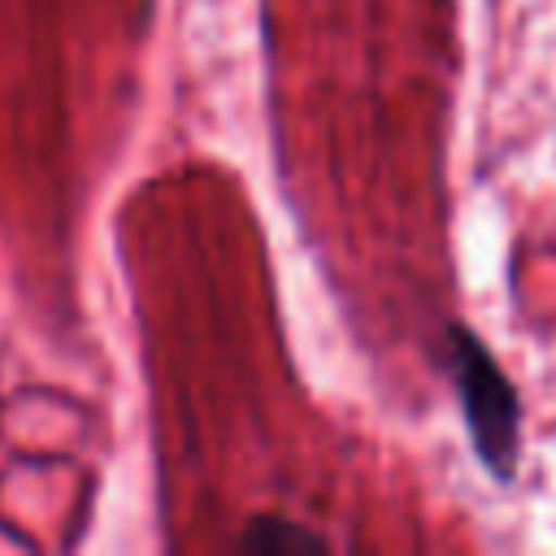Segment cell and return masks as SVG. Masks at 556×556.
<instances>
[{"mask_svg":"<svg viewBox=\"0 0 556 556\" xmlns=\"http://www.w3.org/2000/svg\"><path fill=\"white\" fill-rule=\"evenodd\" d=\"M447 369L456 378V391L465 404V426H469V439H473L482 465L495 478H513L517 447H521V408H517L513 382L504 378L495 356L482 348V339L460 326L452 330Z\"/></svg>","mask_w":556,"mask_h":556,"instance_id":"6da1fadb","label":"cell"},{"mask_svg":"<svg viewBox=\"0 0 556 556\" xmlns=\"http://www.w3.org/2000/svg\"><path fill=\"white\" fill-rule=\"evenodd\" d=\"M243 547H252V552H291V547H321V539L317 534H308V530H300V526H287V521H274V517H265V521H256L243 539H239Z\"/></svg>","mask_w":556,"mask_h":556,"instance_id":"7a4b0ae2","label":"cell"}]
</instances>
